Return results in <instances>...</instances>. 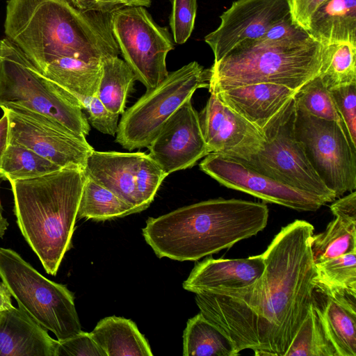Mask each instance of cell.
I'll return each mask as SVG.
<instances>
[{
	"label": "cell",
	"instance_id": "6da1fadb",
	"mask_svg": "<svg viewBox=\"0 0 356 356\" xmlns=\"http://www.w3.org/2000/svg\"><path fill=\"white\" fill-rule=\"evenodd\" d=\"M314 226L302 220L283 227L263 253L265 269L253 284L195 293L200 312L240 353L285 356L310 309L316 271Z\"/></svg>",
	"mask_w": 356,
	"mask_h": 356
},
{
	"label": "cell",
	"instance_id": "7a4b0ae2",
	"mask_svg": "<svg viewBox=\"0 0 356 356\" xmlns=\"http://www.w3.org/2000/svg\"><path fill=\"white\" fill-rule=\"evenodd\" d=\"M4 33L39 71L63 57L102 62L120 54L111 13L85 11L69 0H8Z\"/></svg>",
	"mask_w": 356,
	"mask_h": 356
},
{
	"label": "cell",
	"instance_id": "3957f363",
	"mask_svg": "<svg viewBox=\"0 0 356 356\" xmlns=\"http://www.w3.org/2000/svg\"><path fill=\"white\" fill-rule=\"evenodd\" d=\"M268 219L264 202L219 197L150 217L142 232L159 258L197 261L257 235Z\"/></svg>",
	"mask_w": 356,
	"mask_h": 356
},
{
	"label": "cell",
	"instance_id": "277c9868",
	"mask_svg": "<svg viewBox=\"0 0 356 356\" xmlns=\"http://www.w3.org/2000/svg\"><path fill=\"white\" fill-rule=\"evenodd\" d=\"M86 177L79 167L10 181L16 222L47 274L56 275L72 238Z\"/></svg>",
	"mask_w": 356,
	"mask_h": 356
},
{
	"label": "cell",
	"instance_id": "5b68a950",
	"mask_svg": "<svg viewBox=\"0 0 356 356\" xmlns=\"http://www.w3.org/2000/svg\"><path fill=\"white\" fill-rule=\"evenodd\" d=\"M323 44L312 38L298 42H243L209 69V92L257 83L298 91L319 73Z\"/></svg>",
	"mask_w": 356,
	"mask_h": 356
},
{
	"label": "cell",
	"instance_id": "8992f818",
	"mask_svg": "<svg viewBox=\"0 0 356 356\" xmlns=\"http://www.w3.org/2000/svg\"><path fill=\"white\" fill-rule=\"evenodd\" d=\"M44 115L72 132L88 135L90 124L79 99L50 81L7 38L0 40V106Z\"/></svg>",
	"mask_w": 356,
	"mask_h": 356
},
{
	"label": "cell",
	"instance_id": "52a82bcc",
	"mask_svg": "<svg viewBox=\"0 0 356 356\" xmlns=\"http://www.w3.org/2000/svg\"><path fill=\"white\" fill-rule=\"evenodd\" d=\"M0 278L18 307L57 340L82 331L73 293L44 277L12 249L0 247Z\"/></svg>",
	"mask_w": 356,
	"mask_h": 356
},
{
	"label": "cell",
	"instance_id": "ba28073f",
	"mask_svg": "<svg viewBox=\"0 0 356 356\" xmlns=\"http://www.w3.org/2000/svg\"><path fill=\"white\" fill-rule=\"evenodd\" d=\"M296 113L293 97L262 127L264 140L259 150L241 159L262 174L325 204L333 202L337 198L334 193L319 178L296 137Z\"/></svg>",
	"mask_w": 356,
	"mask_h": 356
},
{
	"label": "cell",
	"instance_id": "9c48e42d",
	"mask_svg": "<svg viewBox=\"0 0 356 356\" xmlns=\"http://www.w3.org/2000/svg\"><path fill=\"white\" fill-rule=\"evenodd\" d=\"M209 76L197 61L169 72L122 113L115 142L129 151L147 147L173 113L197 89L209 87Z\"/></svg>",
	"mask_w": 356,
	"mask_h": 356
},
{
	"label": "cell",
	"instance_id": "30bf717a",
	"mask_svg": "<svg viewBox=\"0 0 356 356\" xmlns=\"http://www.w3.org/2000/svg\"><path fill=\"white\" fill-rule=\"evenodd\" d=\"M294 131L312 168L336 197L355 191L356 145L344 127L296 105Z\"/></svg>",
	"mask_w": 356,
	"mask_h": 356
},
{
	"label": "cell",
	"instance_id": "8fae6325",
	"mask_svg": "<svg viewBox=\"0 0 356 356\" xmlns=\"http://www.w3.org/2000/svg\"><path fill=\"white\" fill-rule=\"evenodd\" d=\"M111 29L124 62L147 90L166 78V57L175 42L168 29L156 24L145 7L113 11Z\"/></svg>",
	"mask_w": 356,
	"mask_h": 356
},
{
	"label": "cell",
	"instance_id": "7c38bea8",
	"mask_svg": "<svg viewBox=\"0 0 356 356\" xmlns=\"http://www.w3.org/2000/svg\"><path fill=\"white\" fill-rule=\"evenodd\" d=\"M0 107L8 117V143L22 145L61 168H84L88 156L94 150L85 136L28 109L14 106Z\"/></svg>",
	"mask_w": 356,
	"mask_h": 356
},
{
	"label": "cell",
	"instance_id": "4fadbf2b",
	"mask_svg": "<svg viewBox=\"0 0 356 356\" xmlns=\"http://www.w3.org/2000/svg\"><path fill=\"white\" fill-rule=\"evenodd\" d=\"M200 168L229 188L298 211H315L325 204L306 193L262 174L236 157L210 153L200 162Z\"/></svg>",
	"mask_w": 356,
	"mask_h": 356
},
{
	"label": "cell",
	"instance_id": "5bb4252c",
	"mask_svg": "<svg viewBox=\"0 0 356 356\" xmlns=\"http://www.w3.org/2000/svg\"><path fill=\"white\" fill-rule=\"evenodd\" d=\"M291 14L290 0H237L220 16V25L204 41L217 62L237 44L262 38L270 27Z\"/></svg>",
	"mask_w": 356,
	"mask_h": 356
},
{
	"label": "cell",
	"instance_id": "9a60e30c",
	"mask_svg": "<svg viewBox=\"0 0 356 356\" xmlns=\"http://www.w3.org/2000/svg\"><path fill=\"white\" fill-rule=\"evenodd\" d=\"M147 147L149 156L167 176L193 167L211 153L191 99L172 113Z\"/></svg>",
	"mask_w": 356,
	"mask_h": 356
},
{
	"label": "cell",
	"instance_id": "2e32d148",
	"mask_svg": "<svg viewBox=\"0 0 356 356\" xmlns=\"http://www.w3.org/2000/svg\"><path fill=\"white\" fill-rule=\"evenodd\" d=\"M199 118L211 153L245 159L257 152L263 143L261 130L225 105L215 92H210Z\"/></svg>",
	"mask_w": 356,
	"mask_h": 356
},
{
	"label": "cell",
	"instance_id": "e0dca14e",
	"mask_svg": "<svg viewBox=\"0 0 356 356\" xmlns=\"http://www.w3.org/2000/svg\"><path fill=\"white\" fill-rule=\"evenodd\" d=\"M312 305L337 356H356V291L316 280Z\"/></svg>",
	"mask_w": 356,
	"mask_h": 356
},
{
	"label": "cell",
	"instance_id": "ac0fdd59",
	"mask_svg": "<svg viewBox=\"0 0 356 356\" xmlns=\"http://www.w3.org/2000/svg\"><path fill=\"white\" fill-rule=\"evenodd\" d=\"M264 269L263 254L234 259L208 257L195 266L183 288L195 293L241 289L253 284Z\"/></svg>",
	"mask_w": 356,
	"mask_h": 356
},
{
	"label": "cell",
	"instance_id": "d6986e66",
	"mask_svg": "<svg viewBox=\"0 0 356 356\" xmlns=\"http://www.w3.org/2000/svg\"><path fill=\"white\" fill-rule=\"evenodd\" d=\"M58 340L19 307L0 312V356H56Z\"/></svg>",
	"mask_w": 356,
	"mask_h": 356
},
{
	"label": "cell",
	"instance_id": "ffe728a7",
	"mask_svg": "<svg viewBox=\"0 0 356 356\" xmlns=\"http://www.w3.org/2000/svg\"><path fill=\"white\" fill-rule=\"evenodd\" d=\"M215 92L225 105L261 130L296 91L273 83H257Z\"/></svg>",
	"mask_w": 356,
	"mask_h": 356
},
{
	"label": "cell",
	"instance_id": "44dd1931",
	"mask_svg": "<svg viewBox=\"0 0 356 356\" xmlns=\"http://www.w3.org/2000/svg\"><path fill=\"white\" fill-rule=\"evenodd\" d=\"M142 152H99L87 158L86 177L111 191L124 202L142 211L135 184L136 170Z\"/></svg>",
	"mask_w": 356,
	"mask_h": 356
},
{
	"label": "cell",
	"instance_id": "7402d4cb",
	"mask_svg": "<svg viewBox=\"0 0 356 356\" xmlns=\"http://www.w3.org/2000/svg\"><path fill=\"white\" fill-rule=\"evenodd\" d=\"M306 31L323 45H356V0H327L311 16Z\"/></svg>",
	"mask_w": 356,
	"mask_h": 356
},
{
	"label": "cell",
	"instance_id": "603a6c76",
	"mask_svg": "<svg viewBox=\"0 0 356 356\" xmlns=\"http://www.w3.org/2000/svg\"><path fill=\"white\" fill-rule=\"evenodd\" d=\"M90 334L106 356L153 355L147 341L131 319L106 317Z\"/></svg>",
	"mask_w": 356,
	"mask_h": 356
},
{
	"label": "cell",
	"instance_id": "cb8c5ba5",
	"mask_svg": "<svg viewBox=\"0 0 356 356\" xmlns=\"http://www.w3.org/2000/svg\"><path fill=\"white\" fill-rule=\"evenodd\" d=\"M40 72L75 97L97 96L102 62L63 57L49 63Z\"/></svg>",
	"mask_w": 356,
	"mask_h": 356
},
{
	"label": "cell",
	"instance_id": "d4e9b609",
	"mask_svg": "<svg viewBox=\"0 0 356 356\" xmlns=\"http://www.w3.org/2000/svg\"><path fill=\"white\" fill-rule=\"evenodd\" d=\"M231 339L201 312L188 319L183 334L184 356H236Z\"/></svg>",
	"mask_w": 356,
	"mask_h": 356
},
{
	"label": "cell",
	"instance_id": "484cf974",
	"mask_svg": "<svg viewBox=\"0 0 356 356\" xmlns=\"http://www.w3.org/2000/svg\"><path fill=\"white\" fill-rule=\"evenodd\" d=\"M136 76L124 60L112 56L102 61V74L97 97L112 113L124 112L127 97Z\"/></svg>",
	"mask_w": 356,
	"mask_h": 356
},
{
	"label": "cell",
	"instance_id": "4316f807",
	"mask_svg": "<svg viewBox=\"0 0 356 356\" xmlns=\"http://www.w3.org/2000/svg\"><path fill=\"white\" fill-rule=\"evenodd\" d=\"M136 213H139L136 208L86 177L79 202L77 218L102 221Z\"/></svg>",
	"mask_w": 356,
	"mask_h": 356
},
{
	"label": "cell",
	"instance_id": "83f0119b",
	"mask_svg": "<svg viewBox=\"0 0 356 356\" xmlns=\"http://www.w3.org/2000/svg\"><path fill=\"white\" fill-rule=\"evenodd\" d=\"M311 247L315 264L356 252V221L336 217L323 232L313 234Z\"/></svg>",
	"mask_w": 356,
	"mask_h": 356
},
{
	"label": "cell",
	"instance_id": "f1b7e54d",
	"mask_svg": "<svg viewBox=\"0 0 356 356\" xmlns=\"http://www.w3.org/2000/svg\"><path fill=\"white\" fill-rule=\"evenodd\" d=\"M318 76L328 89L356 83V45L348 42L323 45Z\"/></svg>",
	"mask_w": 356,
	"mask_h": 356
},
{
	"label": "cell",
	"instance_id": "f546056e",
	"mask_svg": "<svg viewBox=\"0 0 356 356\" xmlns=\"http://www.w3.org/2000/svg\"><path fill=\"white\" fill-rule=\"evenodd\" d=\"M60 169V167L33 151L8 143L2 158L0 175L10 181L35 178Z\"/></svg>",
	"mask_w": 356,
	"mask_h": 356
},
{
	"label": "cell",
	"instance_id": "4dcf8cb0",
	"mask_svg": "<svg viewBox=\"0 0 356 356\" xmlns=\"http://www.w3.org/2000/svg\"><path fill=\"white\" fill-rule=\"evenodd\" d=\"M285 356H337L327 338L312 302Z\"/></svg>",
	"mask_w": 356,
	"mask_h": 356
},
{
	"label": "cell",
	"instance_id": "1f68e13d",
	"mask_svg": "<svg viewBox=\"0 0 356 356\" xmlns=\"http://www.w3.org/2000/svg\"><path fill=\"white\" fill-rule=\"evenodd\" d=\"M294 99L296 105L309 114L318 118L334 121L345 127L330 91L318 74L305 83L296 92Z\"/></svg>",
	"mask_w": 356,
	"mask_h": 356
},
{
	"label": "cell",
	"instance_id": "d6a6232c",
	"mask_svg": "<svg viewBox=\"0 0 356 356\" xmlns=\"http://www.w3.org/2000/svg\"><path fill=\"white\" fill-rule=\"evenodd\" d=\"M315 267L317 281L356 291V252L316 264Z\"/></svg>",
	"mask_w": 356,
	"mask_h": 356
},
{
	"label": "cell",
	"instance_id": "836d02e7",
	"mask_svg": "<svg viewBox=\"0 0 356 356\" xmlns=\"http://www.w3.org/2000/svg\"><path fill=\"white\" fill-rule=\"evenodd\" d=\"M167 175L149 156L142 152L136 170L135 184L138 205L142 211L154 200L162 181Z\"/></svg>",
	"mask_w": 356,
	"mask_h": 356
},
{
	"label": "cell",
	"instance_id": "e575fe53",
	"mask_svg": "<svg viewBox=\"0 0 356 356\" xmlns=\"http://www.w3.org/2000/svg\"><path fill=\"white\" fill-rule=\"evenodd\" d=\"M197 1L172 0L169 24L175 44H183L191 37L195 26Z\"/></svg>",
	"mask_w": 356,
	"mask_h": 356
},
{
	"label": "cell",
	"instance_id": "d590c367",
	"mask_svg": "<svg viewBox=\"0 0 356 356\" xmlns=\"http://www.w3.org/2000/svg\"><path fill=\"white\" fill-rule=\"evenodd\" d=\"M346 130L356 145V83L329 89Z\"/></svg>",
	"mask_w": 356,
	"mask_h": 356
},
{
	"label": "cell",
	"instance_id": "8d00e7d4",
	"mask_svg": "<svg viewBox=\"0 0 356 356\" xmlns=\"http://www.w3.org/2000/svg\"><path fill=\"white\" fill-rule=\"evenodd\" d=\"M83 108L88 113L91 125L99 132L115 136L118 128V114L110 111L97 96H78Z\"/></svg>",
	"mask_w": 356,
	"mask_h": 356
},
{
	"label": "cell",
	"instance_id": "74e56055",
	"mask_svg": "<svg viewBox=\"0 0 356 356\" xmlns=\"http://www.w3.org/2000/svg\"><path fill=\"white\" fill-rule=\"evenodd\" d=\"M56 356H106L90 332L81 331L70 338L58 340Z\"/></svg>",
	"mask_w": 356,
	"mask_h": 356
},
{
	"label": "cell",
	"instance_id": "f35d334b",
	"mask_svg": "<svg viewBox=\"0 0 356 356\" xmlns=\"http://www.w3.org/2000/svg\"><path fill=\"white\" fill-rule=\"evenodd\" d=\"M312 38L308 32L292 18L291 14L273 24L258 39L268 42H298Z\"/></svg>",
	"mask_w": 356,
	"mask_h": 356
},
{
	"label": "cell",
	"instance_id": "ab89813d",
	"mask_svg": "<svg viewBox=\"0 0 356 356\" xmlns=\"http://www.w3.org/2000/svg\"><path fill=\"white\" fill-rule=\"evenodd\" d=\"M76 8L85 11L112 13L127 6L149 7L151 0H69Z\"/></svg>",
	"mask_w": 356,
	"mask_h": 356
},
{
	"label": "cell",
	"instance_id": "60d3db41",
	"mask_svg": "<svg viewBox=\"0 0 356 356\" xmlns=\"http://www.w3.org/2000/svg\"><path fill=\"white\" fill-rule=\"evenodd\" d=\"M327 0H290L293 19L305 30L313 13Z\"/></svg>",
	"mask_w": 356,
	"mask_h": 356
},
{
	"label": "cell",
	"instance_id": "b9f144b4",
	"mask_svg": "<svg viewBox=\"0 0 356 356\" xmlns=\"http://www.w3.org/2000/svg\"><path fill=\"white\" fill-rule=\"evenodd\" d=\"M335 217L356 221V192H350L343 197H341L330 207Z\"/></svg>",
	"mask_w": 356,
	"mask_h": 356
},
{
	"label": "cell",
	"instance_id": "7bdbcfd3",
	"mask_svg": "<svg viewBox=\"0 0 356 356\" xmlns=\"http://www.w3.org/2000/svg\"><path fill=\"white\" fill-rule=\"evenodd\" d=\"M9 142V120L7 113L3 111V115L0 119V168L3 154Z\"/></svg>",
	"mask_w": 356,
	"mask_h": 356
},
{
	"label": "cell",
	"instance_id": "ee69618b",
	"mask_svg": "<svg viewBox=\"0 0 356 356\" xmlns=\"http://www.w3.org/2000/svg\"><path fill=\"white\" fill-rule=\"evenodd\" d=\"M11 297V293L8 287L2 281L0 282V312L8 310L14 307Z\"/></svg>",
	"mask_w": 356,
	"mask_h": 356
},
{
	"label": "cell",
	"instance_id": "f6af8a7d",
	"mask_svg": "<svg viewBox=\"0 0 356 356\" xmlns=\"http://www.w3.org/2000/svg\"><path fill=\"white\" fill-rule=\"evenodd\" d=\"M3 179L0 175V183L1 179ZM8 227V222L7 219L3 215V208L0 200V238H3L6 234Z\"/></svg>",
	"mask_w": 356,
	"mask_h": 356
}]
</instances>
